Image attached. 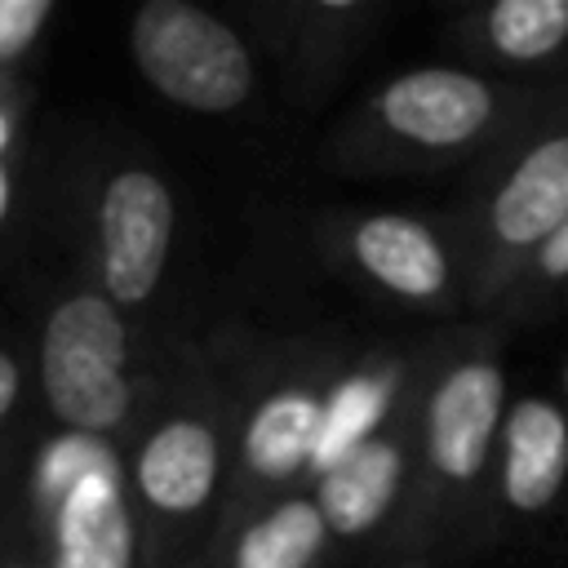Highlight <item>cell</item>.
I'll return each instance as SVG.
<instances>
[{"label":"cell","instance_id":"obj_1","mask_svg":"<svg viewBox=\"0 0 568 568\" xmlns=\"http://www.w3.org/2000/svg\"><path fill=\"white\" fill-rule=\"evenodd\" d=\"M506 333L466 320L430 333L417 408V484L390 564H466L497 546V444L510 408Z\"/></svg>","mask_w":568,"mask_h":568},{"label":"cell","instance_id":"obj_2","mask_svg":"<svg viewBox=\"0 0 568 568\" xmlns=\"http://www.w3.org/2000/svg\"><path fill=\"white\" fill-rule=\"evenodd\" d=\"M240 355H195L164 368V382L120 448L129 501L142 532V568L209 555L235 453Z\"/></svg>","mask_w":568,"mask_h":568},{"label":"cell","instance_id":"obj_3","mask_svg":"<svg viewBox=\"0 0 568 568\" xmlns=\"http://www.w3.org/2000/svg\"><path fill=\"white\" fill-rule=\"evenodd\" d=\"M550 89H524L466 62H422L377 80L328 133L324 164L351 178H435L475 169Z\"/></svg>","mask_w":568,"mask_h":568},{"label":"cell","instance_id":"obj_4","mask_svg":"<svg viewBox=\"0 0 568 568\" xmlns=\"http://www.w3.org/2000/svg\"><path fill=\"white\" fill-rule=\"evenodd\" d=\"M448 222L462 244L470 320H497L532 257L568 222V84L550 89L470 169Z\"/></svg>","mask_w":568,"mask_h":568},{"label":"cell","instance_id":"obj_5","mask_svg":"<svg viewBox=\"0 0 568 568\" xmlns=\"http://www.w3.org/2000/svg\"><path fill=\"white\" fill-rule=\"evenodd\" d=\"M36 399L62 435L124 448L151 408L164 368L151 337L84 275L53 288L31 342Z\"/></svg>","mask_w":568,"mask_h":568},{"label":"cell","instance_id":"obj_6","mask_svg":"<svg viewBox=\"0 0 568 568\" xmlns=\"http://www.w3.org/2000/svg\"><path fill=\"white\" fill-rule=\"evenodd\" d=\"M84 280L151 328L182 253V200L169 169L133 142L102 146L75 182Z\"/></svg>","mask_w":568,"mask_h":568},{"label":"cell","instance_id":"obj_7","mask_svg":"<svg viewBox=\"0 0 568 568\" xmlns=\"http://www.w3.org/2000/svg\"><path fill=\"white\" fill-rule=\"evenodd\" d=\"M346 359L351 351L324 337L262 342L257 351L240 355L231 501L222 524L311 479L315 448L328 422L333 382L346 368Z\"/></svg>","mask_w":568,"mask_h":568},{"label":"cell","instance_id":"obj_8","mask_svg":"<svg viewBox=\"0 0 568 568\" xmlns=\"http://www.w3.org/2000/svg\"><path fill=\"white\" fill-rule=\"evenodd\" d=\"M324 262L404 315L470 320L462 244L448 213L417 209H324L315 222Z\"/></svg>","mask_w":568,"mask_h":568},{"label":"cell","instance_id":"obj_9","mask_svg":"<svg viewBox=\"0 0 568 568\" xmlns=\"http://www.w3.org/2000/svg\"><path fill=\"white\" fill-rule=\"evenodd\" d=\"M124 44L142 84L186 115L231 120L257 98V40L231 13L195 0H146L133 9Z\"/></svg>","mask_w":568,"mask_h":568},{"label":"cell","instance_id":"obj_10","mask_svg":"<svg viewBox=\"0 0 568 568\" xmlns=\"http://www.w3.org/2000/svg\"><path fill=\"white\" fill-rule=\"evenodd\" d=\"M430 355V337H426ZM422 368L413 386L399 395L390 417L355 444L346 457H337L328 470H320L306 488L333 532V546L342 564H390V550L399 541V528L413 510V484H417V408H422Z\"/></svg>","mask_w":568,"mask_h":568},{"label":"cell","instance_id":"obj_11","mask_svg":"<svg viewBox=\"0 0 568 568\" xmlns=\"http://www.w3.org/2000/svg\"><path fill=\"white\" fill-rule=\"evenodd\" d=\"M497 541L550 537L568 515V408L555 386L510 395L497 444Z\"/></svg>","mask_w":568,"mask_h":568},{"label":"cell","instance_id":"obj_12","mask_svg":"<svg viewBox=\"0 0 568 568\" xmlns=\"http://www.w3.org/2000/svg\"><path fill=\"white\" fill-rule=\"evenodd\" d=\"M253 40L280 62L297 98L328 93L373 44L386 9L373 0H257L235 9Z\"/></svg>","mask_w":568,"mask_h":568},{"label":"cell","instance_id":"obj_13","mask_svg":"<svg viewBox=\"0 0 568 568\" xmlns=\"http://www.w3.org/2000/svg\"><path fill=\"white\" fill-rule=\"evenodd\" d=\"M27 524L40 568H142V532L120 448H102L98 462L44 510L27 515Z\"/></svg>","mask_w":568,"mask_h":568},{"label":"cell","instance_id":"obj_14","mask_svg":"<svg viewBox=\"0 0 568 568\" xmlns=\"http://www.w3.org/2000/svg\"><path fill=\"white\" fill-rule=\"evenodd\" d=\"M466 67L524 89H559L568 67V0H488L448 22Z\"/></svg>","mask_w":568,"mask_h":568},{"label":"cell","instance_id":"obj_15","mask_svg":"<svg viewBox=\"0 0 568 568\" xmlns=\"http://www.w3.org/2000/svg\"><path fill=\"white\" fill-rule=\"evenodd\" d=\"M209 555L217 568H346L306 484L231 515Z\"/></svg>","mask_w":568,"mask_h":568},{"label":"cell","instance_id":"obj_16","mask_svg":"<svg viewBox=\"0 0 568 568\" xmlns=\"http://www.w3.org/2000/svg\"><path fill=\"white\" fill-rule=\"evenodd\" d=\"M555 315H568V222L546 240V248L532 257V266L524 271L497 320L488 324L519 328V324H546Z\"/></svg>","mask_w":568,"mask_h":568},{"label":"cell","instance_id":"obj_17","mask_svg":"<svg viewBox=\"0 0 568 568\" xmlns=\"http://www.w3.org/2000/svg\"><path fill=\"white\" fill-rule=\"evenodd\" d=\"M49 22L53 0H0V75H18Z\"/></svg>","mask_w":568,"mask_h":568},{"label":"cell","instance_id":"obj_18","mask_svg":"<svg viewBox=\"0 0 568 568\" xmlns=\"http://www.w3.org/2000/svg\"><path fill=\"white\" fill-rule=\"evenodd\" d=\"M36 395V373H31V351L13 337H0V444L13 435L27 399Z\"/></svg>","mask_w":568,"mask_h":568},{"label":"cell","instance_id":"obj_19","mask_svg":"<svg viewBox=\"0 0 568 568\" xmlns=\"http://www.w3.org/2000/svg\"><path fill=\"white\" fill-rule=\"evenodd\" d=\"M18 133H22V89L13 75H0V164H9Z\"/></svg>","mask_w":568,"mask_h":568},{"label":"cell","instance_id":"obj_20","mask_svg":"<svg viewBox=\"0 0 568 568\" xmlns=\"http://www.w3.org/2000/svg\"><path fill=\"white\" fill-rule=\"evenodd\" d=\"M22 537H27V506L0 524V568H4V564H9V555L22 546Z\"/></svg>","mask_w":568,"mask_h":568},{"label":"cell","instance_id":"obj_21","mask_svg":"<svg viewBox=\"0 0 568 568\" xmlns=\"http://www.w3.org/2000/svg\"><path fill=\"white\" fill-rule=\"evenodd\" d=\"M9 209H13V173H9V164H0V226H4Z\"/></svg>","mask_w":568,"mask_h":568},{"label":"cell","instance_id":"obj_22","mask_svg":"<svg viewBox=\"0 0 568 568\" xmlns=\"http://www.w3.org/2000/svg\"><path fill=\"white\" fill-rule=\"evenodd\" d=\"M555 395H559V399H564V408H568V346H564L559 368H555Z\"/></svg>","mask_w":568,"mask_h":568},{"label":"cell","instance_id":"obj_23","mask_svg":"<svg viewBox=\"0 0 568 568\" xmlns=\"http://www.w3.org/2000/svg\"><path fill=\"white\" fill-rule=\"evenodd\" d=\"M164 568H217L213 555H191V559H178V564H164Z\"/></svg>","mask_w":568,"mask_h":568},{"label":"cell","instance_id":"obj_24","mask_svg":"<svg viewBox=\"0 0 568 568\" xmlns=\"http://www.w3.org/2000/svg\"><path fill=\"white\" fill-rule=\"evenodd\" d=\"M9 519V488H4V462H0V524Z\"/></svg>","mask_w":568,"mask_h":568},{"label":"cell","instance_id":"obj_25","mask_svg":"<svg viewBox=\"0 0 568 568\" xmlns=\"http://www.w3.org/2000/svg\"><path fill=\"white\" fill-rule=\"evenodd\" d=\"M27 532H31V524H27ZM22 541H27V537H22ZM9 559H13V555H9ZM4 568H9V564H4Z\"/></svg>","mask_w":568,"mask_h":568}]
</instances>
